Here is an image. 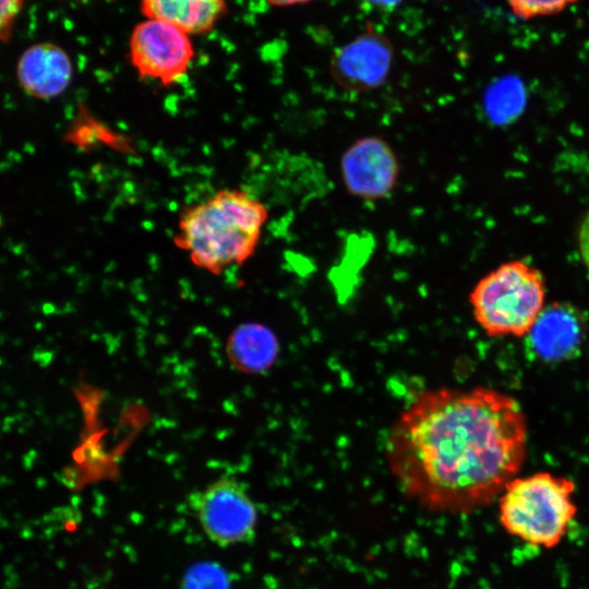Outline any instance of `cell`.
<instances>
[{"instance_id": "obj_5", "label": "cell", "mask_w": 589, "mask_h": 589, "mask_svg": "<svg viewBox=\"0 0 589 589\" xmlns=\"http://www.w3.org/2000/svg\"><path fill=\"white\" fill-rule=\"evenodd\" d=\"M194 55L191 35L160 20L140 22L129 39V60L137 74L163 86L183 79Z\"/></svg>"}, {"instance_id": "obj_12", "label": "cell", "mask_w": 589, "mask_h": 589, "mask_svg": "<svg viewBox=\"0 0 589 589\" xmlns=\"http://www.w3.org/2000/svg\"><path fill=\"white\" fill-rule=\"evenodd\" d=\"M277 351L275 335L267 327L254 323L238 326L227 342L230 362L245 373L267 370L275 361Z\"/></svg>"}, {"instance_id": "obj_1", "label": "cell", "mask_w": 589, "mask_h": 589, "mask_svg": "<svg viewBox=\"0 0 589 589\" xmlns=\"http://www.w3.org/2000/svg\"><path fill=\"white\" fill-rule=\"evenodd\" d=\"M519 404L488 387L421 393L387 438L388 468L407 497L432 513L466 515L497 501L527 453Z\"/></svg>"}, {"instance_id": "obj_3", "label": "cell", "mask_w": 589, "mask_h": 589, "mask_svg": "<svg viewBox=\"0 0 589 589\" xmlns=\"http://www.w3.org/2000/svg\"><path fill=\"white\" fill-rule=\"evenodd\" d=\"M575 490L573 480L549 471L517 476L497 498L501 527L524 543L554 549L577 515Z\"/></svg>"}, {"instance_id": "obj_9", "label": "cell", "mask_w": 589, "mask_h": 589, "mask_svg": "<svg viewBox=\"0 0 589 589\" xmlns=\"http://www.w3.org/2000/svg\"><path fill=\"white\" fill-rule=\"evenodd\" d=\"M73 64L69 53L53 43L27 47L16 63V79L23 92L49 100L62 95L71 84Z\"/></svg>"}, {"instance_id": "obj_7", "label": "cell", "mask_w": 589, "mask_h": 589, "mask_svg": "<svg viewBox=\"0 0 589 589\" xmlns=\"http://www.w3.org/2000/svg\"><path fill=\"white\" fill-rule=\"evenodd\" d=\"M339 168L347 192L364 201L387 197L400 173L395 151L378 135H366L352 142L342 153Z\"/></svg>"}, {"instance_id": "obj_2", "label": "cell", "mask_w": 589, "mask_h": 589, "mask_svg": "<svg viewBox=\"0 0 589 589\" xmlns=\"http://www.w3.org/2000/svg\"><path fill=\"white\" fill-rule=\"evenodd\" d=\"M268 215L250 192L221 189L180 213L172 240L196 267L218 275L254 255Z\"/></svg>"}, {"instance_id": "obj_4", "label": "cell", "mask_w": 589, "mask_h": 589, "mask_svg": "<svg viewBox=\"0 0 589 589\" xmlns=\"http://www.w3.org/2000/svg\"><path fill=\"white\" fill-rule=\"evenodd\" d=\"M544 301L542 273L521 260L498 265L483 276L469 294L476 322L491 337L528 335Z\"/></svg>"}, {"instance_id": "obj_18", "label": "cell", "mask_w": 589, "mask_h": 589, "mask_svg": "<svg viewBox=\"0 0 589 589\" xmlns=\"http://www.w3.org/2000/svg\"><path fill=\"white\" fill-rule=\"evenodd\" d=\"M265 1L268 2L272 5L287 7V5H294V4L305 3V2H309L311 0H265Z\"/></svg>"}, {"instance_id": "obj_8", "label": "cell", "mask_w": 589, "mask_h": 589, "mask_svg": "<svg viewBox=\"0 0 589 589\" xmlns=\"http://www.w3.org/2000/svg\"><path fill=\"white\" fill-rule=\"evenodd\" d=\"M393 63L389 40L366 32L339 48L330 60V73L341 88L352 93L370 92L387 80Z\"/></svg>"}, {"instance_id": "obj_15", "label": "cell", "mask_w": 589, "mask_h": 589, "mask_svg": "<svg viewBox=\"0 0 589 589\" xmlns=\"http://www.w3.org/2000/svg\"><path fill=\"white\" fill-rule=\"evenodd\" d=\"M25 0H0V43L8 41L23 10Z\"/></svg>"}, {"instance_id": "obj_16", "label": "cell", "mask_w": 589, "mask_h": 589, "mask_svg": "<svg viewBox=\"0 0 589 589\" xmlns=\"http://www.w3.org/2000/svg\"><path fill=\"white\" fill-rule=\"evenodd\" d=\"M577 243L580 257L589 268V211L582 217L577 231Z\"/></svg>"}, {"instance_id": "obj_10", "label": "cell", "mask_w": 589, "mask_h": 589, "mask_svg": "<svg viewBox=\"0 0 589 589\" xmlns=\"http://www.w3.org/2000/svg\"><path fill=\"white\" fill-rule=\"evenodd\" d=\"M580 312L566 302H553L543 308L527 335L533 352L546 362H557L576 353L584 339Z\"/></svg>"}, {"instance_id": "obj_14", "label": "cell", "mask_w": 589, "mask_h": 589, "mask_svg": "<svg viewBox=\"0 0 589 589\" xmlns=\"http://www.w3.org/2000/svg\"><path fill=\"white\" fill-rule=\"evenodd\" d=\"M581 0H505L515 16L534 20L560 14Z\"/></svg>"}, {"instance_id": "obj_13", "label": "cell", "mask_w": 589, "mask_h": 589, "mask_svg": "<svg viewBox=\"0 0 589 589\" xmlns=\"http://www.w3.org/2000/svg\"><path fill=\"white\" fill-rule=\"evenodd\" d=\"M65 139L81 149L87 151L105 146L118 152L133 151L132 143L123 134L116 132L103 121L82 108L65 133Z\"/></svg>"}, {"instance_id": "obj_11", "label": "cell", "mask_w": 589, "mask_h": 589, "mask_svg": "<svg viewBox=\"0 0 589 589\" xmlns=\"http://www.w3.org/2000/svg\"><path fill=\"white\" fill-rule=\"evenodd\" d=\"M226 10V0H141L146 19L165 21L189 35L209 32Z\"/></svg>"}, {"instance_id": "obj_6", "label": "cell", "mask_w": 589, "mask_h": 589, "mask_svg": "<svg viewBox=\"0 0 589 589\" xmlns=\"http://www.w3.org/2000/svg\"><path fill=\"white\" fill-rule=\"evenodd\" d=\"M207 538L221 548L253 539L257 509L242 485L232 478H219L190 497Z\"/></svg>"}, {"instance_id": "obj_17", "label": "cell", "mask_w": 589, "mask_h": 589, "mask_svg": "<svg viewBox=\"0 0 589 589\" xmlns=\"http://www.w3.org/2000/svg\"><path fill=\"white\" fill-rule=\"evenodd\" d=\"M368 1L383 9H392L398 5L402 0H368Z\"/></svg>"}]
</instances>
